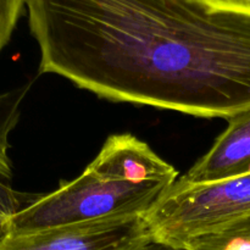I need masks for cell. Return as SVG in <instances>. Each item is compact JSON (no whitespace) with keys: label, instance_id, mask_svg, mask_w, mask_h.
Here are the masks:
<instances>
[{"label":"cell","instance_id":"6da1fadb","mask_svg":"<svg viewBox=\"0 0 250 250\" xmlns=\"http://www.w3.org/2000/svg\"><path fill=\"white\" fill-rule=\"evenodd\" d=\"M39 73L114 102L229 120L250 110V12L199 0H26Z\"/></svg>","mask_w":250,"mask_h":250},{"label":"cell","instance_id":"7a4b0ae2","mask_svg":"<svg viewBox=\"0 0 250 250\" xmlns=\"http://www.w3.org/2000/svg\"><path fill=\"white\" fill-rule=\"evenodd\" d=\"M177 170L131 133L112 134L73 181L31 197L9 232L124 216H146L177 181Z\"/></svg>","mask_w":250,"mask_h":250},{"label":"cell","instance_id":"3957f363","mask_svg":"<svg viewBox=\"0 0 250 250\" xmlns=\"http://www.w3.org/2000/svg\"><path fill=\"white\" fill-rule=\"evenodd\" d=\"M250 215V172L212 183L177 180L146 216L159 242L183 250L188 242Z\"/></svg>","mask_w":250,"mask_h":250},{"label":"cell","instance_id":"277c9868","mask_svg":"<svg viewBox=\"0 0 250 250\" xmlns=\"http://www.w3.org/2000/svg\"><path fill=\"white\" fill-rule=\"evenodd\" d=\"M153 237L146 216H124L9 232L0 250H132Z\"/></svg>","mask_w":250,"mask_h":250},{"label":"cell","instance_id":"5b68a950","mask_svg":"<svg viewBox=\"0 0 250 250\" xmlns=\"http://www.w3.org/2000/svg\"><path fill=\"white\" fill-rule=\"evenodd\" d=\"M227 121L226 131L181 181L192 185L212 183L250 172V110Z\"/></svg>","mask_w":250,"mask_h":250},{"label":"cell","instance_id":"8992f818","mask_svg":"<svg viewBox=\"0 0 250 250\" xmlns=\"http://www.w3.org/2000/svg\"><path fill=\"white\" fill-rule=\"evenodd\" d=\"M31 83L0 93V241L9 233L15 215L31 197L16 192L12 183V164L9 156V137L17 126L21 105Z\"/></svg>","mask_w":250,"mask_h":250},{"label":"cell","instance_id":"52a82bcc","mask_svg":"<svg viewBox=\"0 0 250 250\" xmlns=\"http://www.w3.org/2000/svg\"><path fill=\"white\" fill-rule=\"evenodd\" d=\"M183 250H250V215L195 237Z\"/></svg>","mask_w":250,"mask_h":250},{"label":"cell","instance_id":"ba28073f","mask_svg":"<svg viewBox=\"0 0 250 250\" xmlns=\"http://www.w3.org/2000/svg\"><path fill=\"white\" fill-rule=\"evenodd\" d=\"M24 6L26 0H0V51L9 43Z\"/></svg>","mask_w":250,"mask_h":250},{"label":"cell","instance_id":"9c48e42d","mask_svg":"<svg viewBox=\"0 0 250 250\" xmlns=\"http://www.w3.org/2000/svg\"><path fill=\"white\" fill-rule=\"evenodd\" d=\"M214 9L250 12V0H199Z\"/></svg>","mask_w":250,"mask_h":250}]
</instances>
